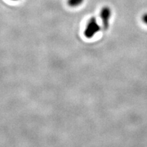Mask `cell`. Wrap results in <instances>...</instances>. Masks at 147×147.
<instances>
[{"label": "cell", "mask_w": 147, "mask_h": 147, "mask_svg": "<svg viewBox=\"0 0 147 147\" xmlns=\"http://www.w3.org/2000/svg\"><path fill=\"white\" fill-rule=\"evenodd\" d=\"M101 27L100 26L98 23H97L96 18L92 17L90 18V20L88 21V23L86 25V28L84 29V34L86 38H91L95 36L97 33H98L100 31Z\"/></svg>", "instance_id": "obj_1"}, {"label": "cell", "mask_w": 147, "mask_h": 147, "mask_svg": "<svg viewBox=\"0 0 147 147\" xmlns=\"http://www.w3.org/2000/svg\"><path fill=\"white\" fill-rule=\"evenodd\" d=\"M111 15V9L108 6L103 7L100 12V17L102 19L103 29L104 30H107L110 26V20Z\"/></svg>", "instance_id": "obj_2"}, {"label": "cell", "mask_w": 147, "mask_h": 147, "mask_svg": "<svg viewBox=\"0 0 147 147\" xmlns=\"http://www.w3.org/2000/svg\"><path fill=\"white\" fill-rule=\"evenodd\" d=\"M84 0H67V3L71 7H76L82 4Z\"/></svg>", "instance_id": "obj_3"}, {"label": "cell", "mask_w": 147, "mask_h": 147, "mask_svg": "<svg viewBox=\"0 0 147 147\" xmlns=\"http://www.w3.org/2000/svg\"><path fill=\"white\" fill-rule=\"evenodd\" d=\"M142 19L143 23H144V24H146V25H147V12L146 13L143 14Z\"/></svg>", "instance_id": "obj_4"}, {"label": "cell", "mask_w": 147, "mask_h": 147, "mask_svg": "<svg viewBox=\"0 0 147 147\" xmlns=\"http://www.w3.org/2000/svg\"><path fill=\"white\" fill-rule=\"evenodd\" d=\"M14 1H16V0H14Z\"/></svg>", "instance_id": "obj_5"}]
</instances>
